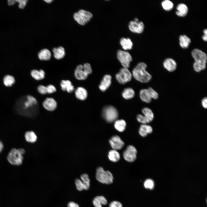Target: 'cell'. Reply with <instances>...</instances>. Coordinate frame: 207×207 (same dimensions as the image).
<instances>
[{
  "instance_id": "cell-1",
  "label": "cell",
  "mask_w": 207,
  "mask_h": 207,
  "mask_svg": "<svg viewBox=\"0 0 207 207\" xmlns=\"http://www.w3.org/2000/svg\"><path fill=\"white\" fill-rule=\"evenodd\" d=\"M22 100L19 109V113L23 115L28 117H32L35 114L32 110H34L35 106L38 103V101L34 97L28 95L25 96Z\"/></svg>"
},
{
  "instance_id": "cell-2",
  "label": "cell",
  "mask_w": 207,
  "mask_h": 207,
  "mask_svg": "<svg viewBox=\"0 0 207 207\" xmlns=\"http://www.w3.org/2000/svg\"><path fill=\"white\" fill-rule=\"evenodd\" d=\"M192 57L194 60L193 68L195 71L199 72L205 69L206 67L207 56L206 54L198 49H193L191 52Z\"/></svg>"
},
{
  "instance_id": "cell-3",
  "label": "cell",
  "mask_w": 207,
  "mask_h": 207,
  "mask_svg": "<svg viewBox=\"0 0 207 207\" xmlns=\"http://www.w3.org/2000/svg\"><path fill=\"white\" fill-rule=\"evenodd\" d=\"M146 64L143 62H139L133 69L132 75L137 80L143 83L149 82L152 76L146 70Z\"/></svg>"
},
{
  "instance_id": "cell-4",
  "label": "cell",
  "mask_w": 207,
  "mask_h": 207,
  "mask_svg": "<svg viewBox=\"0 0 207 207\" xmlns=\"http://www.w3.org/2000/svg\"><path fill=\"white\" fill-rule=\"evenodd\" d=\"M25 150L22 148H13L9 152L7 157L8 162L11 164L18 166L22 164Z\"/></svg>"
},
{
  "instance_id": "cell-5",
  "label": "cell",
  "mask_w": 207,
  "mask_h": 207,
  "mask_svg": "<svg viewBox=\"0 0 207 207\" xmlns=\"http://www.w3.org/2000/svg\"><path fill=\"white\" fill-rule=\"evenodd\" d=\"M96 171V178L98 181L106 184H111L113 183L114 177L110 171L104 170L101 167L97 168Z\"/></svg>"
},
{
  "instance_id": "cell-6",
  "label": "cell",
  "mask_w": 207,
  "mask_h": 207,
  "mask_svg": "<svg viewBox=\"0 0 207 207\" xmlns=\"http://www.w3.org/2000/svg\"><path fill=\"white\" fill-rule=\"evenodd\" d=\"M102 115L104 119L108 122L111 123L116 120L118 112L116 109L112 106H105L103 108Z\"/></svg>"
},
{
  "instance_id": "cell-7",
  "label": "cell",
  "mask_w": 207,
  "mask_h": 207,
  "mask_svg": "<svg viewBox=\"0 0 207 207\" xmlns=\"http://www.w3.org/2000/svg\"><path fill=\"white\" fill-rule=\"evenodd\" d=\"M93 17L90 12L81 9L75 12L73 15L74 20L79 24L84 25L89 21Z\"/></svg>"
},
{
  "instance_id": "cell-8",
  "label": "cell",
  "mask_w": 207,
  "mask_h": 207,
  "mask_svg": "<svg viewBox=\"0 0 207 207\" xmlns=\"http://www.w3.org/2000/svg\"><path fill=\"white\" fill-rule=\"evenodd\" d=\"M115 77L120 83L124 84L131 80L132 74L127 68L123 67L116 74Z\"/></svg>"
},
{
  "instance_id": "cell-9",
  "label": "cell",
  "mask_w": 207,
  "mask_h": 207,
  "mask_svg": "<svg viewBox=\"0 0 207 207\" xmlns=\"http://www.w3.org/2000/svg\"><path fill=\"white\" fill-rule=\"evenodd\" d=\"M117 55L118 59L123 67L128 68L132 60L129 53L126 51L119 50L117 51Z\"/></svg>"
},
{
  "instance_id": "cell-10",
  "label": "cell",
  "mask_w": 207,
  "mask_h": 207,
  "mask_svg": "<svg viewBox=\"0 0 207 207\" xmlns=\"http://www.w3.org/2000/svg\"><path fill=\"white\" fill-rule=\"evenodd\" d=\"M137 150L133 145H130L128 146L123 153L124 159L127 161L132 162L136 159Z\"/></svg>"
},
{
  "instance_id": "cell-11",
  "label": "cell",
  "mask_w": 207,
  "mask_h": 207,
  "mask_svg": "<svg viewBox=\"0 0 207 207\" xmlns=\"http://www.w3.org/2000/svg\"><path fill=\"white\" fill-rule=\"evenodd\" d=\"M129 27L131 31L135 33H141L144 30V26L142 22L139 21L137 18H135L134 20L129 22Z\"/></svg>"
},
{
  "instance_id": "cell-12",
  "label": "cell",
  "mask_w": 207,
  "mask_h": 207,
  "mask_svg": "<svg viewBox=\"0 0 207 207\" xmlns=\"http://www.w3.org/2000/svg\"><path fill=\"white\" fill-rule=\"evenodd\" d=\"M43 108L46 110L53 112L57 108L58 104L55 99L53 97H47L44 100L42 103Z\"/></svg>"
},
{
  "instance_id": "cell-13",
  "label": "cell",
  "mask_w": 207,
  "mask_h": 207,
  "mask_svg": "<svg viewBox=\"0 0 207 207\" xmlns=\"http://www.w3.org/2000/svg\"><path fill=\"white\" fill-rule=\"evenodd\" d=\"M109 143L113 150H120L123 147L124 142L117 135L112 136L109 140Z\"/></svg>"
},
{
  "instance_id": "cell-14",
  "label": "cell",
  "mask_w": 207,
  "mask_h": 207,
  "mask_svg": "<svg viewBox=\"0 0 207 207\" xmlns=\"http://www.w3.org/2000/svg\"><path fill=\"white\" fill-rule=\"evenodd\" d=\"M74 75L77 80L82 81L86 80L89 75L83 70V65L80 64L78 65L75 69Z\"/></svg>"
},
{
  "instance_id": "cell-15",
  "label": "cell",
  "mask_w": 207,
  "mask_h": 207,
  "mask_svg": "<svg viewBox=\"0 0 207 207\" xmlns=\"http://www.w3.org/2000/svg\"><path fill=\"white\" fill-rule=\"evenodd\" d=\"M61 89L63 91H66L68 93H72L75 88L72 82L68 79L62 80L60 83Z\"/></svg>"
},
{
  "instance_id": "cell-16",
  "label": "cell",
  "mask_w": 207,
  "mask_h": 207,
  "mask_svg": "<svg viewBox=\"0 0 207 207\" xmlns=\"http://www.w3.org/2000/svg\"><path fill=\"white\" fill-rule=\"evenodd\" d=\"M74 94L76 98L80 101L85 100L88 97V92L84 87L78 86L74 91Z\"/></svg>"
},
{
  "instance_id": "cell-17",
  "label": "cell",
  "mask_w": 207,
  "mask_h": 207,
  "mask_svg": "<svg viewBox=\"0 0 207 207\" xmlns=\"http://www.w3.org/2000/svg\"><path fill=\"white\" fill-rule=\"evenodd\" d=\"M112 77L109 74L104 75L99 85V88L101 91H106L110 86L111 83Z\"/></svg>"
},
{
  "instance_id": "cell-18",
  "label": "cell",
  "mask_w": 207,
  "mask_h": 207,
  "mask_svg": "<svg viewBox=\"0 0 207 207\" xmlns=\"http://www.w3.org/2000/svg\"><path fill=\"white\" fill-rule=\"evenodd\" d=\"M164 67L168 71L172 72L176 69L177 64L173 59L168 58L165 59L163 62Z\"/></svg>"
},
{
  "instance_id": "cell-19",
  "label": "cell",
  "mask_w": 207,
  "mask_h": 207,
  "mask_svg": "<svg viewBox=\"0 0 207 207\" xmlns=\"http://www.w3.org/2000/svg\"><path fill=\"white\" fill-rule=\"evenodd\" d=\"M30 73L32 78L38 81L43 80L45 78L46 74L45 71L42 69L39 70L37 69L32 70Z\"/></svg>"
},
{
  "instance_id": "cell-20",
  "label": "cell",
  "mask_w": 207,
  "mask_h": 207,
  "mask_svg": "<svg viewBox=\"0 0 207 207\" xmlns=\"http://www.w3.org/2000/svg\"><path fill=\"white\" fill-rule=\"evenodd\" d=\"M176 15L179 17H183L187 14L188 9L186 5L183 3L179 4L176 7Z\"/></svg>"
},
{
  "instance_id": "cell-21",
  "label": "cell",
  "mask_w": 207,
  "mask_h": 207,
  "mask_svg": "<svg viewBox=\"0 0 207 207\" xmlns=\"http://www.w3.org/2000/svg\"><path fill=\"white\" fill-rule=\"evenodd\" d=\"M152 132L153 129L151 126L145 124H142L140 126L139 131L140 135L144 137L146 136L148 134L151 133Z\"/></svg>"
},
{
  "instance_id": "cell-22",
  "label": "cell",
  "mask_w": 207,
  "mask_h": 207,
  "mask_svg": "<svg viewBox=\"0 0 207 207\" xmlns=\"http://www.w3.org/2000/svg\"><path fill=\"white\" fill-rule=\"evenodd\" d=\"M54 57L57 60H60L63 58L65 55L64 49L62 46L54 48L52 50Z\"/></svg>"
},
{
  "instance_id": "cell-23",
  "label": "cell",
  "mask_w": 207,
  "mask_h": 207,
  "mask_svg": "<svg viewBox=\"0 0 207 207\" xmlns=\"http://www.w3.org/2000/svg\"><path fill=\"white\" fill-rule=\"evenodd\" d=\"M107 203L106 199L102 195L95 197L93 201V203L95 207H102L103 205H106Z\"/></svg>"
},
{
  "instance_id": "cell-24",
  "label": "cell",
  "mask_w": 207,
  "mask_h": 207,
  "mask_svg": "<svg viewBox=\"0 0 207 207\" xmlns=\"http://www.w3.org/2000/svg\"><path fill=\"white\" fill-rule=\"evenodd\" d=\"M38 57L39 59L41 60L48 61L51 59V53L48 49H44L39 52Z\"/></svg>"
},
{
  "instance_id": "cell-25",
  "label": "cell",
  "mask_w": 207,
  "mask_h": 207,
  "mask_svg": "<svg viewBox=\"0 0 207 207\" xmlns=\"http://www.w3.org/2000/svg\"><path fill=\"white\" fill-rule=\"evenodd\" d=\"M120 43L123 49L125 50L130 49L133 46V43L129 38L123 37L120 40Z\"/></svg>"
},
{
  "instance_id": "cell-26",
  "label": "cell",
  "mask_w": 207,
  "mask_h": 207,
  "mask_svg": "<svg viewBox=\"0 0 207 207\" xmlns=\"http://www.w3.org/2000/svg\"><path fill=\"white\" fill-rule=\"evenodd\" d=\"M179 45L183 49L187 48L191 43L190 39L185 35H181L179 37Z\"/></svg>"
},
{
  "instance_id": "cell-27",
  "label": "cell",
  "mask_w": 207,
  "mask_h": 207,
  "mask_svg": "<svg viewBox=\"0 0 207 207\" xmlns=\"http://www.w3.org/2000/svg\"><path fill=\"white\" fill-rule=\"evenodd\" d=\"M114 126L117 131L121 132L124 131L125 130L126 123L124 120H116L114 121Z\"/></svg>"
},
{
  "instance_id": "cell-28",
  "label": "cell",
  "mask_w": 207,
  "mask_h": 207,
  "mask_svg": "<svg viewBox=\"0 0 207 207\" xmlns=\"http://www.w3.org/2000/svg\"><path fill=\"white\" fill-rule=\"evenodd\" d=\"M24 137L26 141L30 143H34L37 140V137L35 133L32 131H26Z\"/></svg>"
},
{
  "instance_id": "cell-29",
  "label": "cell",
  "mask_w": 207,
  "mask_h": 207,
  "mask_svg": "<svg viewBox=\"0 0 207 207\" xmlns=\"http://www.w3.org/2000/svg\"><path fill=\"white\" fill-rule=\"evenodd\" d=\"M139 95L143 101L146 103H149L151 101L152 98L147 89H143L141 90Z\"/></svg>"
},
{
  "instance_id": "cell-30",
  "label": "cell",
  "mask_w": 207,
  "mask_h": 207,
  "mask_svg": "<svg viewBox=\"0 0 207 207\" xmlns=\"http://www.w3.org/2000/svg\"><path fill=\"white\" fill-rule=\"evenodd\" d=\"M142 112L144 117L149 123L153 120L154 118V115L150 109L147 107L143 108L142 110Z\"/></svg>"
},
{
  "instance_id": "cell-31",
  "label": "cell",
  "mask_w": 207,
  "mask_h": 207,
  "mask_svg": "<svg viewBox=\"0 0 207 207\" xmlns=\"http://www.w3.org/2000/svg\"><path fill=\"white\" fill-rule=\"evenodd\" d=\"M108 156L109 159L114 162L118 161L120 158L119 153L117 150L113 149L109 152Z\"/></svg>"
},
{
  "instance_id": "cell-32",
  "label": "cell",
  "mask_w": 207,
  "mask_h": 207,
  "mask_svg": "<svg viewBox=\"0 0 207 207\" xmlns=\"http://www.w3.org/2000/svg\"><path fill=\"white\" fill-rule=\"evenodd\" d=\"M135 93L133 89L131 88L125 89L122 93L123 97L125 99H129L133 98Z\"/></svg>"
},
{
  "instance_id": "cell-33",
  "label": "cell",
  "mask_w": 207,
  "mask_h": 207,
  "mask_svg": "<svg viewBox=\"0 0 207 207\" xmlns=\"http://www.w3.org/2000/svg\"><path fill=\"white\" fill-rule=\"evenodd\" d=\"M14 78L12 76L7 74L5 75L3 78V83L7 87L12 86L15 83Z\"/></svg>"
},
{
  "instance_id": "cell-34",
  "label": "cell",
  "mask_w": 207,
  "mask_h": 207,
  "mask_svg": "<svg viewBox=\"0 0 207 207\" xmlns=\"http://www.w3.org/2000/svg\"><path fill=\"white\" fill-rule=\"evenodd\" d=\"M80 178L84 185V190L89 189L90 186V180L88 175L86 173L83 174L80 176Z\"/></svg>"
},
{
  "instance_id": "cell-35",
  "label": "cell",
  "mask_w": 207,
  "mask_h": 207,
  "mask_svg": "<svg viewBox=\"0 0 207 207\" xmlns=\"http://www.w3.org/2000/svg\"><path fill=\"white\" fill-rule=\"evenodd\" d=\"M161 5L164 10L168 11L172 9L174 6L173 3L169 0L163 1L161 3Z\"/></svg>"
},
{
  "instance_id": "cell-36",
  "label": "cell",
  "mask_w": 207,
  "mask_h": 207,
  "mask_svg": "<svg viewBox=\"0 0 207 207\" xmlns=\"http://www.w3.org/2000/svg\"><path fill=\"white\" fill-rule=\"evenodd\" d=\"M144 186L146 189H152L154 186V181L150 179H147L144 182Z\"/></svg>"
},
{
  "instance_id": "cell-37",
  "label": "cell",
  "mask_w": 207,
  "mask_h": 207,
  "mask_svg": "<svg viewBox=\"0 0 207 207\" xmlns=\"http://www.w3.org/2000/svg\"><path fill=\"white\" fill-rule=\"evenodd\" d=\"M47 94H53L57 91V89L55 85L49 84L46 86Z\"/></svg>"
},
{
  "instance_id": "cell-38",
  "label": "cell",
  "mask_w": 207,
  "mask_h": 207,
  "mask_svg": "<svg viewBox=\"0 0 207 207\" xmlns=\"http://www.w3.org/2000/svg\"><path fill=\"white\" fill-rule=\"evenodd\" d=\"M83 69L84 71L88 75L92 72V70L91 64L88 63H84L83 65Z\"/></svg>"
},
{
  "instance_id": "cell-39",
  "label": "cell",
  "mask_w": 207,
  "mask_h": 207,
  "mask_svg": "<svg viewBox=\"0 0 207 207\" xmlns=\"http://www.w3.org/2000/svg\"><path fill=\"white\" fill-rule=\"evenodd\" d=\"M37 91L41 94L46 95L47 94L46 86L43 85H39L37 87Z\"/></svg>"
},
{
  "instance_id": "cell-40",
  "label": "cell",
  "mask_w": 207,
  "mask_h": 207,
  "mask_svg": "<svg viewBox=\"0 0 207 207\" xmlns=\"http://www.w3.org/2000/svg\"><path fill=\"white\" fill-rule=\"evenodd\" d=\"M150 96L152 99H157L158 97V93L151 87H149L147 89Z\"/></svg>"
},
{
  "instance_id": "cell-41",
  "label": "cell",
  "mask_w": 207,
  "mask_h": 207,
  "mask_svg": "<svg viewBox=\"0 0 207 207\" xmlns=\"http://www.w3.org/2000/svg\"><path fill=\"white\" fill-rule=\"evenodd\" d=\"M75 184L76 188L78 191H82L84 190L83 183L81 180L78 179H76Z\"/></svg>"
},
{
  "instance_id": "cell-42",
  "label": "cell",
  "mask_w": 207,
  "mask_h": 207,
  "mask_svg": "<svg viewBox=\"0 0 207 207\" xmlns=\"http://www.w3.org/2000/svg\"><path fill=\"white\" fill-rule=\"evenodd\" d=\"M137 119L139 122L142 124H146L149 123L144 116L141 114H138L137 116Z\"/></svg>"
},
{
  "instance_id": "cell-43",
  "label": "cell",
  "mask_w": 207,
  "mask_h": 207,
  "mask_svg": "<svg viewBox=\"0 0 207 207\" xmlns=\"http://www.w3.org/2000/svg\"><path fill=\"white\" fill-rule=\"evenodd\" d=\"M15 2L19 3L18 7L20 9H23L25 7L28 1L27 0H15Z\"/></svg>"
},
{
  "instance_id": "cell-44",
  "label": "cell",
  "mask_w": 207,
  "mask_h": 207,
  "mask_svg": "<svg viewBox=\"0 0 207 207\" xmlns=\"http://www.w3.org/2000/svg\"><path fill=\"white\" fill-rule=\"evenodd\" d=\"M109 207H123L121 203L119 201H114L111 202L109 204Z\"/></svg>"
},
{
  "instance_id": "cell-45",
  "label": "cell",
  "mask_w": 207,
  "mask_h": 207,
  "mask_svg": "<svg viewBox=\"0 0 207 207\" xmlns=\"http://www.w3.org/2000/svg\"><path fill=\"white\" fill-rule=\"evenodd\" d=\"M201 103L203 107L206 109L207 108V98L206 97L204 98L202 100Z\"/></svg>"
},
{
  "instance_id": "cell-46",
  "label": "cell",
  "mask_w": 207,
  "mask_h": 207,
  "mask_svg": "<svg viewBox=\"0 0 207 207\" xmlns=\"http://www.w3.org/2000/svg\"><path fill=\"white\" fill-rule=\"evenodd\" d=\"M68 207H79L78 205L73 202H69L67 204Z\"/></svg>"
},
{
  "instance_id": "cell-47",
  "label": "cell",
  "mask_w": 207,
  "mask_h": 207,
  "mask_svg": "<svg viewBox=\"0 0 207 207\" xmlns=\"http://www.w3.org/2000/svg\"><path fill=\"white\" fill-rule=\"evenodd\" d=\"M204 35L202 36V39L204 41H206L207 40V30L205 29L203 31Z\"/></svg>"
},
{
  "instance_id": "cell-48",
  "label": "cell",
  "mask_w": 207,
  "mask_h": 207,
  "mask_svg": "<svg viewBox=\"0 0 207 207\" xmlns=\"http://www.w3.org/2000/svg\"><path fill=\"white\" fill-rule=\"evenodd\" d=\"M3 148V143L0 141V153L1 152Z\"/></svg>"
},
{
  "instance_id": "cell-49",
  "label": "cell",
  "mask_w": 207,
  "mask_h": 207,
  "mask_svg": "<svg viewBox=\"0 0 207 207\" xmlns=\"http://www.w3.org/2000/svg\"><path fill=\"white\" fill-rule=\"evenodd\" d=\"M44 1L48 3H50L53 1V0H45Z\"/></svg>"
}]
</instances>
